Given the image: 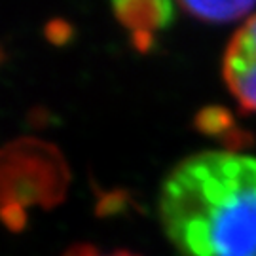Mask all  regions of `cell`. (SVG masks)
Wrapping results in <instances>:
<instances>
[{"instance_id":"8992f818","label":"cell","mask_w":256,"mask_h":256,"mask_svg":"<svg viewBox=\"0 0 256 256\" xmlns=\"http://www.w3.org/2000/svg\"><path fill=\"white\" fill-rule=\"evenodd\" d=\"M64 256H135L128 252V250H116V252H108V254H102L99 252V248L93 247V245H72L68 248Z\"/></svg>"},{"instance_id":"3957f363","label":"cell","mask_w":256,"mask_h":256,"mask_svg":"<svg viewBox=\"0 0 256 256\" xmlns=\"http://www.w3.org/2000/svg\"><path fill=\"white\" fill-rule=\"evenodd\" d=\"M114 16L129 30L137 50L152 46L154 36L174 19L173 0H110Z\"/></svg>"},{"instance_id":"7a4b0ae2","label":"cell","mask_w":256,"mask_h":256,"mask_svg":"<svg viewBox=\"0 0 256 256\" xmlns=\"http://www.w3.org/2000/svg\"><path fill=\"white\" fill-rule=\"evenodd\" d=\"M222 76L241 110L256 112V14L228 42L222 59Z\"/></svg>"},{"instance_id":"6da1fadb","label":"cell","mask_w":256,"mask_h":256,"mask_svg":"<svg viewBox=\"0 0 256 256\" xmlns=\"http://www.w3.org/2000/svg\"><path fill=\"white\" fill-rule=\"evenodd\" d=\"M160 220L180 256H256V158L205 150L165 176Z\"/></svg>"},{"instance_id":"277c9868","label":"cell","mask_w":256,"mask_h":256,"mask_svg":"<svg viewBox=\"0 0 256 256\" xmlns=\"http://www.w3.org/2000/svg\"><path fill=\"white\" fill-rule=\"evenodd\" d=\"M192 18L209 23H228L243 18L254 8L256 0H178Z\"/></svg>"},{"instance_id":"5b68a950","label":"cell","mask_w":256,"mask_h":256,"mask_svg":"<svg viewBox=\"0 0 256 256\" xmlns=\"http://www.w3.org/2000/svg\"><path fill=\"white\" fill-rule=\"evenodd\" d=\"M198 126L209 135H220L222 131L234 129V126L230 124V114H226L222 108H209L202 112L198 118Z\"/></svg>"}]
</instances>
